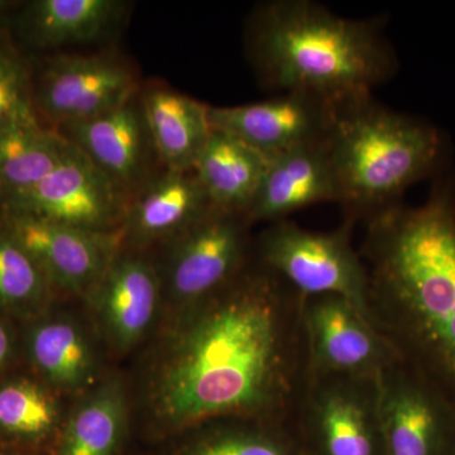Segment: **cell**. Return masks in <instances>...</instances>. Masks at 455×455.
Listing matches in <instances>:
<instances>
[{"label": "cell", "mask_w": 455, "mask_h": 455, "mask_svg": "<svg viewBox=\"0 0 455 455\" xmlns=\"http://www.w3.org/2000/svg\"><path fill=\"white\" fill-rule=\"evenodd\" d=\"M305 299L256 259L180 313L156 363L151 407L173 430L247 419L291 427L307 379Z\"/></svg>", "instance_id": "obj_1"}, {"label": "cell", "mask_w": 455, "mask_h": 455, "mask_svg": "<svg viewBox=\"0 0 455 455\" xmlns=\"http://www.w3.org/2000/svg\"><path fill=\"white\" fill-rule=\"evenodd\" d=\"M367 269L374 326L455 418V215L401 221L372 245Z\"/></svg>", "instance_id": "obj_2"}, {"label": "cell", "mask_w": 455, "mask_h": 455, "mask_svg": "<svg viewBox=\"0 0 455 455\" xmlns=\"http://www.w3.org/2000/svg\"><path fill=\"white\" fill-rule=\"evenodd\" d=\"M250 38L266 85L281 92H309L335 106L372 95L396 68L374 20L335 16L309 0L260 5Z\"/></svg>", "instance_id": "obj_3"}, {"label": "cell", "mask_w": 455, "mask_h": 455, "mask_svg": "<svg viewBox=\"0 0 455 455\" xmlns=\"http://www.w3.org/2000/svg\"><path fill=\"white\" fill-rule=\"evenodd\" d=\"M348 220H370L397 205L443 163L438 130L376 103L372 95L338 104L325 140Z\"/></svg>", "instance_id": "obj_4"}, {"label": "cell", "mask_w": 455, "mask_h": 455, "mask_svg": "<svg viewBox=\"0 0 455 455\" xmlns=\"http://www.w3.org/2000/svg\"><path fill=\"white\" fill-rule=\"evenodd\" d=\"M353 221L331 232H311L286 220L275 221L254 242V257L302 298L343 296L372 322L370 278L352 245ZM374 325V324H373Z\"/></svg>", "instance_id": "obj_5"}, {"label": "cell", "mask_w": 455, "mask_h": 455, "mask_svg": "<svg viewBox=\"0 0 455 455\" xmlns=\"http://www.w3.org/2000/svg\"><path fill=\"white\" fill-rule=\"evenodd\" d=\"M293 433L302 455H385L379 379L309 376Z\"/></svg>", "instance_id": "obj_6"}, {"label": "cell", "mask_w": 455, "mask_h": 455, "mask_svg": "<svg viewBox=\"0 0 455 455\" xmlns=\"http://www.w3.org/2000/svg\"><path fill=\"white\" fill-rule=\"evenodd\" d=\"M247 215L212 208L170 242L167 292L182 311L220 292L253 259Z\"/></svg>", "instance_id": "obj_7"}, {"label": "cell", "mask_w": 455, "mask_h": 455, "mask_svg": "<svg viewBox=\"0 0 455 455\" xmlns=\"http://www.w3.org/2000/svg\"><path fill=\"white\" fill-rule=\"evenodd\" d=\"M130 196L73 146L70 154L35 188L11 200L3 212L88 232L121 233Z\"/></svg>", "instance_id": "obj_8"}, {"label": "cell", "mask_w": 455, "mask_h": 455, "mask_svg": "<svg viewBox=\"0 0 455 455\" xmlns=\"http://www.w3.org/2000/svg\"><path fill=\"white\" fill-rule=\"evenodd\" d=\"M309 376L379 379L394 350L373 323L343 296H311L302 305Z\"/></svg>", "instance_id": "obj_9"}, {"label": "cell", "mask_w": 455, "mask_h": 455, "mask_svg": "<svg viewBox=\"0 0 455 455\" xmlns=\"http://www.w3.org/2000/svg\"><path fill=\"white\" fill-rule=\"evenodd\" d=\"M139 84L127 65L103 55H60L33 79L38 118L56 128L89 121L139 97Z\"/></svg>", "instance_id": "obj_10"}, {"label": "cell", "mask_w": 455, "mask_h": 455, "mask_svg": "<svg viewBox=\"0 0 455 455\" xmlns=\"http://www.w3.org/2000/svg\"><path fill=\"white\" fill-rule=\"evenodd\" d=\"M0 227L31 254L53 290L89 296L119 252L122 233L103 235L3 212Z\"/></svg>", "instance_id": "obj_11"}, {"label": "cell", "mask_w": 455, "mask_h": 455, "mask_svg": "<svg viewBox=\"0 0 455 455\" xmlns=\"http://www.w3.org/2000/svg\"><path fill=\"white\" fill-rule=\"evenodd\" d=\"M337 106L309 92H283L280 97L238 107H209L212 130L226 132L267 158L300 147L324 142Z\"/></svg>", "instance_id": "obj_12"}, {"label": "cell", "mask_w": 455, "mask_h": 455, "mask_svg": "<svg viewBox=\"0 0 455 455\" xmlns=\"http://www.w3.org/2000/svg\"><path fill=\"white\" fill-rule=\"evenodd\" d=\"M385 455H451L455 418L419 377L395 361L379 379Z\"/></svg>", "instance_id": "obj_13"}, {"label": "cell", "mask_w": 455, "mask_h": 455, "mask_svg": "<svg viewBox=\"0 0 455 455\" xmlns=\"http://www.w3.org/2000/svg\"><path fill=\"white\" fill-rule=\"evenodd\" d=\"M56 131L116 182L130 200L155 175L149 167L156 152L140 97L112 112Z\"/></svg>", "instance_id": "obj_14"}, {"label": "cell", "mask_w": 455, "mask_h": 455, "mask_svg": "<svg viewBox=\"0 0 455 455\" xmlns=\"http://www.w3.org/2000/svg\"><path fill=\"white\" fill-rule=\"evenodd\" d=\"M160 292L161 278L154 265L140 253L119 251L88 298L108 338L116 348L127 350L151 328Z\"/></svg>", "instance_id": "obj_15"}, {"label": "cell", "mask_w": 455, "mask_h": 455, "mask_svg": "<svg viewBox=\"0 0 455 455\" xmlns=\"http://www.w3.org/2000/svg\"><path fill=\"white\" fill-rule=\"evenodd\" d=\"M212 208L194 170L164 169L131 197L122 241L136 247L171 242Z\"/></svg>", "instance_id": "obj_16"}, {"label": "cell", "mask_w": 455, "mask_h": 455, "mask_svg": "<svg viewBox=\"0 0 455 455\" xmlns=\"http://www.w3.org/2000/svg\"><path fill=\"white\" fill-rule=\"evenodd\" d=\"M325 140L269 158L267 170L247 212L251 223H275L314 204L339 203V182Z\"/></svg>", "instance_id": "obj_17"}, {"label": "cell", "mask_w": 455, "mask_h": 455, "mask_svg": "<svg viewBox=\"0 0 455 455\" xmlns=\"http://www.w3.org/2000/svg\"><path fill=\"white\" fill-rule=\"evenodd\" d=\"M123 14L118 0H32L13 17V28L33 49H59L101 40Z\"/></svg>", "instance_id": "obj_18"}, {"label": "cell", "mask_w": 455, "mask_h": 455, "mask_svg": "<svg viewBox=\"0 0 455 455\" xmlns=\"http://www.w3.org/2000/svg\"><path fill=\"white\" fill-rule=\"evenodd\" d=\"M140 104L164 169L193 171L212 136L209 106L172 89H147Z\"/></svg>", "instance_id": "obj_19"}, {"label": "cell", "mask_w": 455, "mask_h": 455, "mask_svg": "<svg viewBox=\"0 0 455 455\" xmlns=\"http://www.w3.org/2000/svg\"><path fill=\"white\" fill-rule=\"evenodd\" d=\"M27 358L44 385L62 391L88 387L97 374V355L88 334L68 316L33 320L25 339Z\"/></svg>", "instance_id": "obj_20"}, {"label": "cell", "mask_w": 455, "mask_h": 455, "mask_svg": "<svg viewBox=\"0 0 455 455\" xmlns=\"http://www.w3.org/2000/svg\"><path fill=\"white\" fill-rule=\"evenodd\" d=\"M269 158L226 132L212 130L194 172L214 208L247 215Z\"/></svg>", "instance_id": "obj_21"}, {"label": "cell", "mask_w": 455, "mask_h": 455, "mask_svg": "<svg viewBox=\"0 0 455 455\" xmlns=\"http://www.w3.org/2000/svg\"><path fill=\"white\" fill-rule=\"evenodd\" d=\"M73 149L68 140L40 119L0 130V194L4 204L31 191L55 171Z\"/></svg>", "instance_id": "obj_22"}, {"label": "cell", "mask_w": 455, "mask_h": 455, "mask_svg": "<svg viewBox=\"0 0 455 455\" xmlns=\"http://www.w3.org/2000/svg\"><path fill=\"white\" fill-rule=\"evenodd\" d=\"M127 421L121 383L109 381L77 406L66 425L59 455H116Z\"/></svg>", "instance_id": "obj_23"}, {"label": "cell", "mask_w": 455, "mask_h": 455, "mask_svg": "<svg viewBox=\"0 0 455 455\" xmlns=\"http://www.w3.org/2000/svg\"><path fill=\"white\" fill-rule=\"evenodd\" d=\"M180 455H302L291 427L223 419L194 427Z\"/></svg>", "instance_id": "obj_24"}, {"label": "cell", "mask_w": 455, "mask_h": 455, "mask_svg": "<svg viewBox=\"0 0 455 455\" xmlns=\"http://www.w3.org/2000/svg\"><path fill=\"white\" fill-rule=\"evenodd\" d=\"M53 289L31 254L0 227V315H44Z\"/></svg>", "instance_id": "obj_25"}, {"label": "cell", "mask_w": 455, "mask_h": 455, "mask_svg": "<svg viewBox=\"0 0 455 455\" xmlns=\"http://www.w3.org/2000/svg\"><path fill=\"white\" fill-rule=\"evenodd\" d=\"M59 406L49 386L16 377L0 383V435L22 443H37L55 431Z\"/></svg>", "instance_id": "obj_26"}, {"label": "cell", "mask_w": 455, "mask_h": 455, "mask_svg": "<svg viewBox=\"0 0 455 455\" xmlns=\"http://www.w3.org/2000/svg\"><path fill=\"white\" fill-rule=\"evenodd\" d=\"M31 119H40L33 103V76L16 51L0 42V130Z\"/></svg>", "instance_id": "obj_27"}, {"label": "cell", "mask_w": 455, "mask_h": 455, "mask_svg": "<svg viewBox=\"0 0 455 455\" xmlns=\"http://www.w3.org/2000/svg\"><path fill=\"white\" fill-rule=\"evenodd\" d=\"M16 350V338L13 329L9 325L7 319L0 315V374L4 372L5 368L11 363Z\"/></svg>", "instance_id": "obj_28"}, {"label": "cell", "mask_w": 455, "mask_h": 455, "mask_svg": "<svg viewBox=\"0 0 455 455\" xmlns=\"http://www.w3.org/2000/svg\"><path fill=\"white\" fill-rule=\"evenodd\" d=\"M0 455H16L12 453V451H8L7 449L0 448Z\"/></svg>", "instance_id": "obj_29"}, {"label": "cell", "mask_w": 455, "mask_h": 455, "mask_svg": "<svg viewBox=\"0 0 455 455\" xmlns=\"http://www.w3.org/2000/svg\"><path fill=\"white\" fill-rule=\"evenodd\" d=\"M2 211H3V197H2V194H0V214H2Z\"/></svg>", "instance_id": "obj_30"}, {"label": "cell", "mask_w": 455, "mask_h": 455, "mask_svg": "<svg viewBox=\"0 0 455 455\" xmlns=\"http://www.w3.org/2000/svg\"><path fill=\"white\" fill-rule=\"evenodd\" d=\"M4 8H5V5L0 4V18H2L3 9H4Z\"/></svg>", "instance_id": "obj_31"}, {"label": "cell", "mask_w": 455, "mask_h": 455, "mask_svg": "<svg viewBox=\"0 0 455 455\" xmlns=\"http://www.w3.org/2000/svg\"><path fill=\"white\" fill-rule=\"evenodd\" d=\"M451 455H455V451H454V453H453V454H451Z\"/></svg>", "instance_id": "obj_32"}]
</instances>
